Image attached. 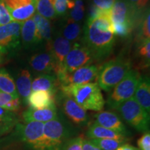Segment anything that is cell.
<instances>
[{
	"mask_svg": "<svg viewBox=\"0 0 150 150\" xmlns=\"http://www.w3.org/2000/svg\"><path fill=\"white\" fill-rule=\"evenodd\" d=\"M83 40L95 60H102L109 55L115 40L110 11H103L97 18L87 20L83 27Z\"/></svg>",
	"mask_w": 150,
	"mask_h": 150,
	"instance_id": "6da1fadb",
	"label": "cell"
},
{
	"mask_svg": "<svg viewBox=\"0 0 150 150\" xmlns=\"http://www.w3.org/2000/svg\"><path fill=\"white\" fill-rule=\"evenodd\" d=\"M60 89L65 95L72 97L83 109L101 111L105 101L97 83L61 86Z\"/></svg>",
	"mask_w": 150,
	"mask_h": 150,
	"instance_id": "7a4b0ae2",
	"label": "cell"
},
{
	"mask_svg": "<svg viewBox=\"0 0 150 150\" xmlns=\"http://www.w3.org/2000/svg\"><path fill=\"white\" fill-rule=\"evenodd\" d=\"M131 70V63L129 60L118 59L104 63L99 69L97 84L101 89L110 91Z\"/></svg>",
	"mask_w": 150,
	"mask_h": 150,
	"instance_id": "3957f363",
	"label": "cell"
},
{
	"mask_svg": "<svg viewBox=\"0 0 150 150\" xmlns=\"http://www.w3.org/2000/svg\"><path fill=\"white\" fill-rule=\"evenodd\" d=\"M125 122L140 132H146L149 129V114L137 102L134 97L120 104L115 108Z\"/></svg>",
	"mask_w": 150,
	"mask_h": 150,
	"instance_id": "277c9868",
	"label": "cell"
},
{
	"mask_svg": "<svg viewBox=\"0 0 150 150\" xmlns=\"http://www.w3.org/2000/svg\"><path fill=\"white\" fill-rule=\"evenodd\" d=\"M141 75L136 70H131L123 79L120 81L108 97V106L116 108L125 101L134 97Z\"/></svg>",
	"mask_w": 150,
	"mask_h": 150,
	"instance_id": "5b68a950",
	"label": "cell"
},
{
	"mask_svg": "<svg viewBox=\"0 0 150 150\" xmlns=\"http://www.w3.org/2000/svg\"><path fill=\"white\" fill-rule=\"evenodd\" d=\"M68 136V129L58 117L44 123L43 150H62Z\"/></svg>",
	"mask_w": 150,
	"mask_h": 150,
	"instance_id": "8992f818",
	"label": "cell"
},
{
	"mask_svg": "<svg viewBox=\"0 0 150 150\" xmlns=\"http://www.w3.org/2000/svg\"><path fill=\"white\" fill-rule=\"evenodd\" d=\"M95 60L93 54L85 45L75 43L65 57L61 70L56 74V76L71 73L80 67L91 65Z\"/></svg>",
	"mask_w": 150,
	"mask_h": 150,
	"instance_id": "52a82bcc",
	"label": "cell"
},
{
	"mask_svg": "<svg viewBox=\"0 0 150 150\" xmlns=\"http://www.w3.org/2000/svg\"><path fill=\"white\" fill-rule=\"evenodd\" d=\"M43 127L44 123L29 122L18 123L16 129L20 139L33 150H43Z\"/></svg>",
	"mask_w": 150,
	"mask_h": 150,
	"instance_id": "ba28073f",
	"label": "cell"
},
{
	"mask_svg": "<svg viewBox=\"0 0 150 150\" xmlns=\"http://www.w3.org/2000/svg\"><path fill=\"white\" fill-rule=\"evenodd\" d=\"M99 69L95 65H86L74 72L60 74L56 77L61 86L88 83L97 77Z\"/></svg>",
	"mask_w": 150,
	"mask_h": 150,
	"instance_id": "9c48e42d",
	"label": "cell"
},
{
	"mask_svg": "<svg viewBox=\"0 0 150 150\" xmlns=\"http://www.w3.org/2000/svg\"><path fill=\"white\" fill-rule=\"evenodd\" d=\"M22 22H12L0 26V51L4 54L20 46Z\"/></svg>",
	"mask_w": 150,
	"mask_h": 150,
	"instance_id": "30bf717a",
	"label": "cell"
},
{
	"mask_svg": "<svg viewBox=\"0 0 150 150\" xmlns=\"http://www.w3.org/2000/svg\"><path fill=\"white\" fill-rule=\"evenodd\" d=\"M13 22H23L32 18L36 10V0H4Z\"/></svg>",
	"mask_w": 150,
	"mask_h": 150,
	"instance_id": "8fae6325",
	"label": "cell"
},
{
	"mask_svg": "<svg viewBox=\"0 0 150 150\" xmlns=\"http://www.w3.org/2000/svg\"><path fill=\"white\" fill-rule=\"evenodd\" d=\"M139 15L134 10L127 0H115L110 10L112 24L132 23L135 25Z\"/></svg>",
	"mask_w": 150,
	"mask_h": 150,
	"instance_id": "7c38bea8",
	"label": "cell"
},
{
	"mask_svg": "<svg viewBox=\"0 0 150 150\" xmlns=\"http://www.w3.org/2000/svg\"><path fill=\"white\" fill-rule=\"evenodd\" d=\"M61 106L63 112L75 125H86L88 121V116L86 110L79 105L72 97L62 93Z\"/></svg>",
	"mask_w": 150,
	"mask_h": 150,
	"instance_id": "4fadbf2b",
	"label": "cell"
},
{
	"mask_svg": "<svg viewBox=\"0 0 150 150\" xmlns=\"http://www.w3.org/2000/svg\"><path fill=\"white\" fill-rule=\"evenodd\" d=\"M95 122L100 126L127 136L129 131L117 114L111 111H100L95 115Z\"/></svg>",
	"mask_w": 150,
	"mask_h": 150,
	"instance_id": "5bb4252c",
	"label": "cell"
},
{
	"mask_svg": "<svg viewBox=\"0 0 150 150\" xmlns=\"http://www.w3.org/2000/svg\"><path fill=\"white\" fill-rule=\"evenodd\" d=\"M48 49L54 56L57 64V67L55 72L56 74L61 70L62 64L72 47V42L67 40L63 36H57L54 39L53 42H51L48 45Z\"/></svg>",
	"mask_w": 150,
	"mask_h": 150,
	"instance_id": "9a60e30c",
	"label": "cell"
},
{
	"mask_svg": "<svg viewBox=\"0 0 150 150\" xmlns=\"http://www.w3.org/2000/svg\"><path fill=\"white\" fill-rule=\"evenodd\" d=\"M29 63L35 71L45 74L55 73L57 67L55 59L50 52L35 54L31 58Z\"/></svg>",
	"mask_w": 150,
	"mask_h": 150,
	"instance_id": "2e32d148",
	"label": "cell"
},
{
	"mask_svg": "<svg viewBox=\"0 0 150 150\" xmlns=\"http://www.w3.org/2000/svg\"><path fill=\"white\" fill-rule=\"evenodd\" d=\"M57 117V108L56 107V105L42 109H35L30 107L22 113V117L25 122H37L45 123Z\"/></svg>",
	"mask_w": 150,
	"mask_h": 150,
	"instance_id": "e0dca14e",
	"label": "cell"
},
{
	"mask_svg": "<svg viewBox=\"0 0 150 150\" xmlns=\"http://www.w3.org/2000/svg\"><path fill=\"white\" fill-rule=\"evenodd\" d=\"M134 97L147 113L150 112V81L147 76H140Z\"/></svg>",
	"mask_w": 150,
	"mask_h": 150,
	"instance_id": "ac0fdd59",
	"label": "cell"
},
{
	"mask_svg": "<svg viewBox=\"0 0 150 150\" xmlns=\"http://www.w3.org/2000/svg\"><path fill=\"white\" fill-rule=\"evenodd\" d=\"M54 94L49 91H32L27 99V104L35 109H42L55 105Z\"/></svg>",
	"mask_w": 150,
	"mask_h": 150,
	"instance_id": "d6986e66",
	"label": "cell"
},
{
	"mask_svg": "<svg viewBox=\"0 0 150 150\" xmlns=\"http://www.w3.org/2000/svg\"><path fill=\"white\" fill-rule=\"evenodd\" d=\"M20 35L24 45L27 47L35 46L42 42L39 38L36 26L32 18L22 22Z\"/></svg>",
	"mask_w": 150,
	"mask_h": 150,
	"instance_id": "ffe728a7",
	"label": "cell"
},
{
	"mask_svg": "<svg viewBox=\"0 0 150 150\" xmlns=\"http://www.w3.org/2000/svg\"><path fill=\"white\" fill-rule=\"evenodd\" d=\"M59 82L57 77L48 74H43L35 79L31 83V92L38 91H49L55 95Z\"/></svg>",
	"mask_w": 150,
	"mask_h": 150,
	"instance_id": "44dd1931",
	"label": "cell"
},
{
	"mask_svg": "<svg viewBox=\"0 0 150 150\" xmlns=\"http://www.w3.org/2000/svg\"><path fill=\"white\" fill-rule=\"evenodd\" d=\"M87 136L91 139H115L126 140V136L100 126L96 122L92 124L87 131Z\"/></svg>",
	"mask_w": 150,
	"mask_h": 150,
	"instance_id": "7402d4cb",
	"label": "cell"
},
{
	"mask_svg": "<svg viewBox=\"0 0 150 150\" xmlns=\"http://www.w3.org/2000/svg\"><path fill=\"white\" fill-rule=\"evenodd\" d=\"M31 76L27 70H22L19 73L16 79V86L19 97H21L24 102H27V99L31 93Z\"/></svg>",
	"mask_w": 150,
	"mask_h": 150,
	"instance_id": "603a6c76",
	"label": "cell"
},
{
	"mask_svg": "<svg viewBox=\"0 0 150 150\" xmlns=\"http://www.w3.org/2000/svg\"><path fill=\"white\" fill-rule=\"evenodd\" d=\"M40 40H45L49 45L52 42V26L50 20L38 13H35L32 17Z\"/></svg>",
	"mask_w": 150,
	"mask_h": 150,
	"instance_id": "cb8c5ba5",
	"label": "cell"
},
{
	"mask_svg": "<svg viewBox=\"0 0 150 150\" xmlns=\"http://www.w3.org/2000/svg\"><path fill=\"white\" fill-rule=\"evenodd\" d=\"M18 123V117L14 112L0 107V136L11 131Z\"/></svg>",
	"mask_w": 150,
	"mask_h": 150,
	"instance_id": "d4e9b609",
	"label": "cell"
},
{
	"mask_svg": "<svg viewBox=\"0 0 150 150\" xmlns=\"http://www.w3.org/2000/svg\"><path fill=\"white\" fill-rule=\"evenodd\" d=\"M82 29L81 24L68 18L64 22L62 27V34L63 38L70 42H75L79 39Z\"/></svg>",
	"mask_w": 150,
	"mask_h": 150,
	"instance_id": "484cf974",
	"label": "cell"
},
{
	"mask_svg": "<svg viewBox=\"0 0 150 150\" xmlns=\"http://www.w3.org/2000/svg\"><path fill=\"white\" fill-rule=\"evenodd\" d=\"M0 91L19 97L13 79L5 69H0Z\"/></svg>",
	"mask_w": 150,
	"mask_h": 150,
	"instance_id": "4316f807",
	"label": "cell"
},
{
	"mask_svg": "<svg viewBox=\"0 0 150 150\" xmlns=\"http://www.w3.org/2000/svg\"><path fill=\"white\" fill-rule=\"evenodd\" d=\"M20 97H16L10 94L0 91V107L9 111L15 112L20 109Z\"/></svg>",
	"mask_w": 150,
	"mask_h": 150,
	"instance_id": "83f0119b",
	"label": "cell"
},
{
	"mask_svg": "<svg viewBox=\"0 0 150 150\" xmlns=\"http://www.w3.org/2000/svg\"><path fill=\"white\" fill-rule=\"evenodd\" d=\"M37 13L48 20H52L56 17L53 4L50 0H36Z\"/></svg>",
	"mask_w": 150,
	"mask_h": 150,
	"instance_id": "f1b7e54d",
	"label": "cell"
},
{
	"mask_svg": "<svg viewBox=\"0 0 150 150\" xmlns=\"http://www.w3.org/2000/svg\"><path fill=\"white\" fill-rule=\"evenodd\" d=\"M138 56L140 60L141 67L149 66L150 61V40H145L139 42V46L138 47Z\"/></svg>",
	"mask_w": 150,
	"mask_h": 150,
	"instance_id": "f546056e",
	"label": "cell"
},
{
	"mask_svg": "<svg viewBox=\"0 0 150 150\" xmlns=\"http://www.w3.org/2000/svg\"><path fill=\"white\" fill-rule=\"evenodd\" d=\"M150 13L149 8H147L142 14V18L140 23V28L138 31V39L140 42L145 40H150L149 31Z\"/></svg>",
	"mask_w": 150,
	"mask_h": 150,
	"instance_id": "4dcf8cb0",
	"label": "cell"
},
{
	"mask_svg": "<svg viewBox=\"0 0 150 150\" xmlns=\"http://www.w3.org/2000/svg\"><path fill=\"white\" fill-rule=\"evenodd\" d=\"M91 141L102 150H115L126 140L115 139H91Z\"/></svg>",
	"mask_w": 150,
	"mask_h": 150,
	"instance_id": "1f68e13d",
	"label": "cell"
},
{
	"mask_svg": "<svg viewBox=\"0 0 150 150\" xmlns=\"http://www.w3.org/2000/svg\"><path fill=\"white\" fill-rule=\"evenodd\" d=\"M84 4L82 0H74V5L70 9V18L75 22H80L84 16Z\"/></svg>",
	"mask_w": 150,
	"mask_h": 150,
	"instance_id": "d6a6232c",
	"label": "cell"
},
{
	"mask_svg": "<svg viewBox=\"0 0 150 150\" xmlns=\"http://www.w3.org/2000/svg\"><path fill=\"white\" fill-rule=\"evenodd\" d=\"M134 27V24L132 23H120V24H112V29L113 33L115 35L122 38H125L129 36L133 31Z\"/></svg>",
	"mask_w": 150,
	"mask_h": 150,
	"instance_id": "836d02e7",
	"label": "cell"
},
{
	"mask_svg": "<svg viewBox=\"0 0 150 150\" xmlns=\"http://www.w3.org/2000/svg\"><path fill=\"white\" fill-rule=\"evenodd\" d=\"M53 4L56 16H64L68 10L70 0H50Z\"/></svg>",
	"mask_w": 150,
	"mask_h": 150,
	"instance_id": "e575fe53",
	"label": "cell"
},
{
	"mask_svg": "<svg viewBox=\"0 0 150 150\" xmlns=\"http://www.w3.org/2000/svg\"><path fill=\"white\" fill-rule=\"evenodd\" d=\"M83 137L79 136L67 141L62 150H82Z\"/></svg>",
	"mask_w": 150,
	"mask_h": 150,
	"instance_id": "d590c367",
	"label": "cell"
},
{
	"mask_svg": "<svg viewBox=\"0 0 150 150\" xmlns=\"http://www.w3.org/2000/svg\"><path fill=\"white\" fill-rule=\"evenodd\" d=\"M13 22L4 0H0V26Z\"/></svg>",
	"mask_w": 150,
	"mask_h": 150,
	"instance_id": "8d00e7d4",
	"label": "cell"
},
{
	"mask_svg": "<svg viewBox=\"0 0 150 150\" xmlns=\"http://www.w3.org/2000/svg\"><path fill=\"white\" fill-rule=\"evenodd\" d=\"M138 15L143 13L149 8V0H127Z\"/></svg>",
	"mask_w": 150,
	"mask_h": 150,
	"instance_id": "74e56055",
	"label": "cell"
},
{
	"mask_svg": "<svg viewBox=\"0 0 150 150\" xmlns=\"http://www.w3.org/2000/svg\"><path fill=\"white\" fill-rule=\"evenodd\" d=\"M138 149L140 150H150V134L146 131L138 140Z\"/></svg>",
	"mask_w": 150,
	"mask_h": 150,
	"instance_id": "f35d334b",
	"label": "cell"
},
{
	"mask_svg": "<svg viewBox=\"0 0 150 150\" xmlns=\"http://www.w3.org/2000/svg\"><path fill=\"white\" fill-rule=\"evenodd\" d=\"M115 0H93V4L95 6L104 11H110Z\"/></svg>",
	"mask_w": 150,
	"mask_h": 150,
	"instance_id": "ab89813d",
	"label": "cell"
},
{
	"mask_svg": "<svg viewBox=\"0 0 150 150\" xmlns=\"http://www.w3.org/2000/svg\"><path fill=\"white\" fill-rule=\"evenodd\" d=\"M103 11L100 9L95 6L93 4H92L90 6L88 9V20H93V19L97 18L102 13Z\"/></svg>",
	"mask_w": 150,
	"mask_h": 150,
	"instance_id": "60d3db41",
	"label": "cell"
},
{
	"mask_svg": "<svg viewBox=\"0 0 150 150\" xmlns=\"http://www.w3.org/2000/svg\"><path fill=\"white\" fill-rule=\"evenodd\" d=\"M82 150H102L95 144L91 141V140L83 139Z\"/></svg>",
	"mask_w": 150,
	"mask_h": 150,
	"instance_id": "b9f144b4",
	"label": "cell"
},
{
	"mask_svg": "<svg viewBox=\"0 0 150 150\" xmlns=\"http://www.w3.org/2000/svg\"><path fill=\"white\" fill-rule=\"evenodd\" d=\"M115 150H140L138 147L130 145V144L124 143L122 145L118 147Z\"/></svg>",
	"mask_w": 150,
	"mask_h": 150,
	"instance_id": "7bdbcfd3",
	"label": "cell"
},
{
	"mask_svg": "<svg viewBox=\"0 0 150 150\" xmlns=\"http://www.w3.org/2000/svg\"><path fill=\"white\" fill-rule=\"evenodd\" d=\"M3 54L4 53L1 51H0V63H1L2 61V59H3Z\"/></svg>",
	"mask_w": 150,
	"mask_h": 150,
	"instance_id": "ee69618b",
	"label": "cell"
}]
</instances>
